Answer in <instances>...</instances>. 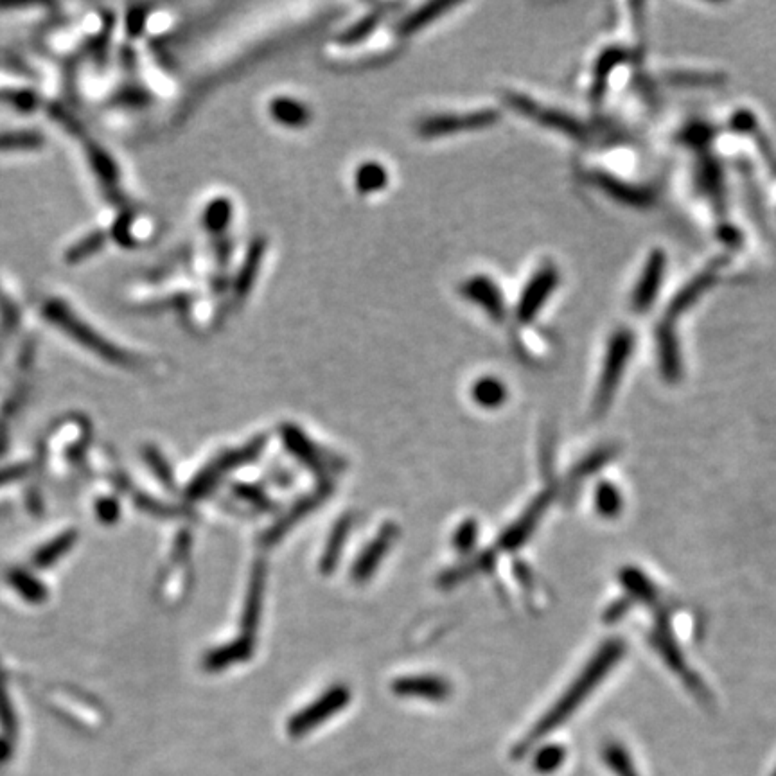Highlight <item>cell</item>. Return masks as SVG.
I'll return each instance as SVG.
<instances>
[{"label": "cell", "instance_id": "6da1fadb", "mask_svg": "<svg viewBox=\"0 0 776 776\" xmlns=\"http://www.w3.org/2000/svg\"><path fill=\"white\" fill-rule=\"evenodd\" d=\"M38 313L49 326L60 331L74 344L80 345L81 349L99 356L103 362L112 363L117 367H133L141 360L137 354L124 349L110 336H106L103 329H99L90 318L85 317L71 300L58 293L42 297L38 302Z\"/></svg>", "mask_w": 776, "mask_h": 776}, {"label": "cell", "instance_id": "7a4b0ae2", "mask_svg": "<svg viewBox=\"0 0 776 776\" xmlns=\"http://www.w3.org/2000/svg\"><path fill=\"white\" fill-rule=\"evenodd\" d=\"M49 117L54 123L60 124L69 137L80 144L81 155L89 168L90 177L94 180L97 189L106 202L112 205V209H124L133 205L130 196L124 189L123 173L112 157V153L106 150L101 142L96 141L89 132L83 128L76 115L71 114L62 103H53L49 106Z\"/></svg>", "mask_w": 776, "mask_h": 776}, {"label": "cell", "instance_id": "3957f363", "mask_svg": "<svg viewBox=\"0 0 776 776\" xmlns=\"http://www.w3.org/2000/svg\"><path fill=\"white\" fill-rule=\"evenodd\" d=\"M110 241L126 250L148 247L159 236V220L150 212L139 211L133 205L114 211L106 223Z\"/></svg>", "mask_w": 776, "mask_h": 776}, {"label": "cell", "instance_id": "277c9868", "mask_svg": "<svg viewBox=\"0 0 776 776\" xmlns=\"http://www.w3.org/2000/svg\"><path fill=\"white\" fill-rule=\"evenodd\" d=\"M347 701H349V690L347 688H333L331 692H327V694L320 697L317 703H313L306 710H302V712L295 715L291 719L290 724H288V732H290L291 737L306 735L313 728H317L324 721H327V717L340 712L347 705Z\"/></svg>", "mask_w": 776, "mask_h": 776}, {"label": "cell", "instance_id": "5b68a950", "mask_svg": "<svg viewBox=\"0 0 776 776\" xmlns=\"http://www.w3.org/2000/svg\"><path fill=\"white\" fill-rule=\"evenodd\" d=\"M496 114L491 110H482L475 114L446 115V117H432L421 124V133L426 137H441L451 133L484 128L487 124H493Z\"/></svg>", "mask_w": 776, "mask_h": 776}, {"label": "cell", "instance_id": "8992f818", "mask_svg": "<svg viewBox=\"0 0 776 776\" xmlns=\"http://www.w3.org/2000/svg\"><path fill=\"white\" fill-rule=\"evenodd\" d=\"M108 241H110V234L106 230V225L105 227L90 229L89 232L81 234L80 238L74 239L63 250V263L67 266L83 265V263L90 261L92 257H96L99 252H103L106 245H108Z\"/></svg>", "mask_w": 776, "mask_h": 776}, {"label": "cell", "instance_id": "52a82bcc", "mask_svg": "<svg viewBox=\"0 0 776 776\" xmlns=\"http://www.w3.org/2000/svg\"><path fill=\"white\" fill-rule=\"evenodd\" d=\"M24 331V306L17 291L0 281V342H8Z\"/></svg>", "mask_w": 776, "mask_h": 776}, {"label": "cell", "instance_id": "ba28073f", "mask_svg": "<svg viewBox=\"0 0 776 776\" xmlns=\"http://www.w3.org/2000/svg\"><path fill=\"white\" fill-rule=\"evenodd\" d=\"M462 293L478 304L480 308L487 311L494 320H503L505 315V304L498 286L487 279V277H471L468 283L462 286Z\"/></svg>", "mask_w": 776, "mask_h": 776}, {"label": "cell", "instance_id": "9c48e42d", "mask_svg": "<svg viewBox=\"0 0 776 776\" xmlns=\"http://www.w3.org/2000/svg\"><path fill=\"white\" fill-rule=\"evenodd\" d=\"M556 284V275L552 270H541L536 277L527 284L525 291L521 293L520 306H518V317L521 322H529L538 313L543 300L547 299L548 293L552 291Z\"/></svg>", "mask_w": 776, "mask_h": 776}, {"label": "cell", "instance_id": "30bf717a", "mask_svg": "<svg viewBox=\"0 0 776 776\" xmlns=\"http://www.w3.org/2000/svg\"><path fill=\"white\" fill-rule=\"evenodd\" d=\"M44 133L36 128H15V130H2L0 132V155H13V153H38L45 150Z\"/></svg>", "mask_w": 776, "mask_h": 776}, {"label": "cell", "instance_id": "8fae6325", "mask_svg": "<svg viewBox=\"0 0 776 776\" xmlns=\"http://www.w3.org/2000/svg\"><path fill=\"white\" fill-rule=\"evenodd\" d=\"M234 207L229 198H212L211 202L203 207L202 225L211 239L227 238V232L232 225Z\"/></svg>", "mask_w": 776, "mask_h": 776}, {"label": "cell", "instance_id": "7c38bea8", "mask_svg": "<svg viewBox=\"0 0 776 776\" xmlns=\"http://www.w3.org/2000/svg\"><path fill=\"white\" fill-rule=\"evenodd\" d=\"M263 252H265V243L263 241H256V243H252V247L248 248L247 259H245L243 266L239 268L236 281H234V295H236V299L247 297L248 291L252 290V284L256 281L257 270L261 266Z\"/></svg>", "mask_w": 776, "mask_h": 776}, {"label": "cell", "instance_id": "4fadbf2b", "mask_svg": "<svg viewBox=\"0 0 776 776\" xmlns=\"http://www.w3.org/2000/svg\"><path fill=\"white\" fill-rule=\"evenodd\" d=\"M397 694L401 696L426 697V699H442L448 694V685L437 678H408L397 681Z\"/></svg>", "mask_w": 776, "mask_h": 776}, {"label": "cell", "instance_id": "5bb4252c", "mask_svg": "<svg viewBox=\"0 0 776 776\" xmlns=\"http://www.w3.org/2000/svg\"><path fill=\"white\" fill-rule=\"evenodd\" d=\"M270 112L275 121L286 124V126H300V124L306 123L309 119L308 108L304 105H300L299 101L295 99H275L272 106H270Z\"/></svg>", "mask_w": 776, "mask_h": 776}, {"label": "cell", "instance_id": "9a60e30c", "mask_svg": "<svg viewBox=\"0 0 776 776\" xmlns=\"http://www.w3.org/2000/svg\"><path fill=\"white\" fill-rule=\"evenodd\" d=\"M602 759L615 776H640L633 760L629 757V753L624 750V746H620L617 742H611L604 748Z\"/></svg>", "mask_w": 776, "mask_h": 776}, {"label": "cell", "instance_id": "2e32d148", "mask_svg": "<svg viewBox=\"0 0 776 776\" xmlns=\"http://www.w3.org/2000/svg\"><path fill=\"white\" fill-rule=\"evenodd\" d=\"M356 187L362 193H374L380 191L387 184V171L380 164H365L356 171Z\"/></svg>", "mask_w": 776, "mask_h": 776}, {"label": "cell", "instance_id": "e0dca14e", "mask_svg": "<svg viewBox=\"0 0 776 776\" xmlns=\"http://www.w3.org/2000/svg\"><path fill=\"white\" fill-rule=\"evenodd\" d=\"M473 397L480 406L496 408V406L502 405V401L505 399V387L500 381L485 378V380L478 381L477 385L473 387Z\"/></svg>", "mask_w": 776, "mask_h": 776}, {"label": "cell", "instance_id": "ac0fdd59", "mask_svg": "<svg viewBox=\"0 0 776 776\" xmlns=\"http://www.w3.org/2000/svg\"><path fill=\"white\" fill-rule=\"evenodd\" d=\"M450 8H453V4H446V2L428 4V6H424L419 13H415V17L406 18L405 22H401L399 31H401L403 35L414 33L419 27L424 26V24H430V22H433L435 18L439 17V15H442L444 11H448Z\"/></svg>", "mask_w": 776, "mask_h": 776}, {"label": "cell", "instance_id": "d6986e66", "mask_svg": "<svg viewBox=\"0 0 776 776\" xmlns=\"http://www.w3.org/2000/svg\"><path fill=\"white\" fill-rule=\"evenodd\" d=\"M387 538V534L381 536V538L378 539V543H376V545H371V548L363 554L362 559L358 561V565L354 568V577H356V579H365V577H369L372 570L380 563L383 552L387 550Z\"/></svg>", "mask_w": 776, "mask_h": 776}, {"label": "cell", "instance_id": "ffe728a7", "mask_svg": "<svg viewBox=\"0 0 776 776\" xmlns=\"http://www.w3.org/2000/svg\"><path fill=\"white\" fill-rule=\"evenodd\" d=\"M563 760H565L563 746H547V748H543V750H539L536 753L534 768H536L538 773L548 775V773H554L556 769L561 768Z\"/></svg>", "mask_w": 776, "mask_h": 776}, {"label": "cell", "instance_id": "44dd1931", "mask_svg": "<svg viewBox=\"0 0 776 776\" xmlns=\"http://www.w3.org/2000/svg\"><path fill=\"white\" fill-rule=\"evenodd\" d=\"M378 22H380V15H374V17L365 18V20H362V22H358V24H354L349 31H347V35H344V42H356V40H360V38H363V36L369 35L371 33L372 29L374 27L378 26Z\"/></svg>", "mask_w": 776, "mask_h": 776}, {"label": "cell", "instance_id": "7402d4cb", "mask_svg": "<svg viewBox=\"0 0 776 776\" xmlns=\"http://www.w3.org/2000/svg\"><path fill=\"white\" fill-rule=\"evenodd\" d=\"M477 539V527H473V523H468V529L462 530L459 534V541L457 545L460 547H469L473 541Z\"/></svg>", "mask_w": 776, "mask_h": 776}, {"label": "cell", "instance_id": "603a6c76", "mask_svg": "<svg viewBox=\"0 0 776 776\" xmlns=\"http://www.w3.org/2000/svg\"><path fill=\"white\" fill-rule=\"evenodd\" d=\"M771 776H776V768H775V771H773V775Z\"/></svg>", "mask_w": 776, "mask_h": 776}]
</instances>
